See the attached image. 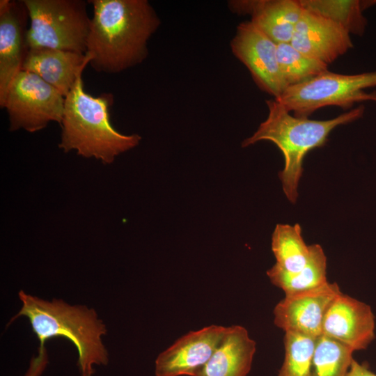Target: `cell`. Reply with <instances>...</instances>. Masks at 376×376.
I'll return each mask as SVG.
<instances>
[{
  "label": "cell",
  "instance_id": "d6986e66",
  "mask_svg": "<svg viewBox=\"0 0 376 376\" xmlns=\"http://www.w3.org/2000/svg\"><path fill=\"white\" fill-rule=\"evenodd\" d=\"M272 251L276 260L275 264L291 273L301 270L310 255L309 246L304 242L298 224L276 226L272 235Z\"/></svg>",
  "mask_w": 376,
  "mask_h": 376
},
{
  "label": "cell",
  "instance_id": "44dd1931",
  "mask_svg": "<svg viewBox=\"0 0 376 376\" xmlns=\"http://www.w3.org/2000/svg\"><path fill=\"white\" fill-rule=\"evenodd\" d=\"M277 57L280 72L287 88L328 71V65L304 55L290 43L277 44Z\"/></svg>",
  "mask_w": 376,
  "mask_h": 376
},
{
  "label": "cell",
  "instance_id": "603a6c76",
  "mask_svg": "<svg viewBox=\"0 0 376 376\" xmlns=\"http://www.w3.org/2000/svg\"><path fill=\"white\" fill-rule=\"evenodd\" d=\"M47 363L48 357L45 347L39 349L38 355L31 359L30 366L24 376H40Z\"/></svg>",
  "mask_w": 376,
  "mask_h": 376
},
{
  "label": "cell",
  "instance_id": "7a4b0ae2",
  "mask_svg": "<svg viewBox=\"0 0 376 376\" xmlns=\"http://www.w3.org/2000/svg\"><path fill=\"white\" fill-rule=\"evenodd\" d=\"M81 75L65 97L58 148L65 153L74 150L84 157L109 164L120 154L136 147L141 137L136 134L125 135L114 129L109 113L113 95L109 93L97 97L89 95L84 89Z\"/></svg>",
  "mask_w": 376,
  "mask_h": 376
},
{
  "label": "cell",
  "instance_id": "ba28073f",
  "mask_svg": "<svg viewBox=\"0 0 376 376\" xmlns=\"http://www.w3.org/2000/svg\"><path fill=\"white\" fill-rule=\"evenodd\" d=\"M230 47L263 91L278 98L287 88L280 72L277 44L251 21L240 24Z\"/></svg>",
  "mask_w": 376,
  "mask_h": 376
},
{
  "label": "cell",
  "instance_id": "9c48e42d",
  "mask_svg": "<svg viewBox=\"0 0 376 376\" xmlns=\"http://www.w3.org/2000/svg\"><path fill=\"white\" fill-rule=\"evenodd\" d=\"M340 292L336 283L328 281L312 290L285 295L274 308V323L285 332L318 338L324 316Z\"/></svg>",
  "mask_w": 376,
  "mask_h": 376
},
{
  "label": "cell",
  "instance_id": "277c9868",
  "mask_svg": "<svg viewBox=\"0 0 376 376\" xmlns=\"http://www.w3.org/2000/svg\"><path fill=\"white\" fill-rule=\"evenodd\" d=\"M266 103L269 110L267 118L251 136L242 142V147L267 140L281 150L285 164L279 177L284 194L294 204L297 199L304 157L310 150L323 146L334 128L360 118L364 107L360 105L331 119L318 120L292 116L274 99L268 100Z\"/></svg>",
  "mask_w": 376,
  "mask_h": 376
},
{
  "label": "cell",
  "instance_id": "3957f363",
  "mask_svg": "<svg viewBox=\"0 0 376 376\" xmlns=\"http://www.w3.org/2000/svg\"><path fill=\"white\" fill-rule=\"evenodd\" d=\"M22 306L10 322L20 316L27 318L40 341L39 349L54 337H64L75 346L81 376H92L95 365L109 363L108 352L102 340L107 329L93 308L70 305L62 299L47 301L19 292Z\"/></svg>",
  "mask_w": 376,
  "mask_h": 376
},
{
  "label": "cell",
  "instance_id": "30bf717a",
  "mask_svg": "<svg viewBox=\"0 0 376 376\" xmlns=\"http://www.w3.org/2000/svg\"><path fill=\"white\" fill-rule=\"evenodd\" d=\"M228 327L212 324L191 331L162 352L155 376H197L221 343Z\"/></svg>",
  "mask_w": 376,
  "mask_h": 376
},
{
  "label": "cell",
  "instance_id": "8fae6325",
  "mask_svg": "<svg viewBox=\"0 0 376 376\" xmlns=\"http://www.w3.org/2000/svg\"><path fill=\"white\" fill-rule=\"evenodd\" d=\"M375 320L367 304L340 292L329 308L322 335L354 352L366 350L375 338Z\"/></svg>",
  "mask_w": 376,
  "mask_h": 376
},
{
  "label": "cell",
  "instance_id": "4fadbf2b",
  "mask_svg": "<svg viewBox=\"0 0 376 376\" xmlns=\"http://www.w3.org/2000/svg\"><path fill=\"white\" fill-rule=\"evenodd\" d=\"M290 44L304 55L327 65L353 47L350 33L345 29L304 9Z\"/></svg>",
  "mask_w": 376,
  "mask_h": 376
},
{
  "label": "cell",
  "instance_id": "2e32d148",
  "mask_svg": "<svg viewBox=\"0 0 376 376\" xmlns=\"http://www.w3.org/2000/svg\"><path fill=\"white\" fill-rule=\"evenodd\" d=\"M256 343L241 325L228 327L221 343L197 376H247Z\"/></svg>",
  "mask_w": 376,
  "mask_h": 376
},
{
  "label": "cell",
  "instance_id": "ac0fdd59",
  "mask_svg": "<svg viewBox=\"0 0 376 376\" xmlns=\"http://www.w3.org/2000/svg\"><path fill=\"white\" fill-rule=\"evenodd\" d=\"M303 9L325 17L345 29L350 34L361 36L367 20L365 9L376 1L299 0Z\"/></svg>",
  "mask_w": 376,
  "mask_h": 376
},
{
  "label": "cell",
  "instance_id": "5b68a950",
  "mask_svg": "<svg viewBox=\"0 0 376 376\" xmlns=\"http://www.w3.org/2000/svg\"><path fill=\"white\" fill-rule=\"evenodd\" d=\"M30 19L29 49L46 47L86 54L91 19L84 0H23Z\"/></svg>",
  "mask_w": 376,
  "mask_h": 376
},
{
  "label": "cell",
  "instance_id": "ffe728a7",
  "mask_svg": "<svg viewBox=\"0 0 376 376\" xmlns=\"http://www.w3.org/2000/svg\"><path fill=\"white\" fill-rule=\"evenodd\" d=\"M354 351L327 336L317 338L311 376H346L354 360Z\"/></svg>",
  "mask_w": 376,
  "mask_h": 376
},
{
  "label": "cell",
  "instance_id": "cb8c5ba5",
  "mask_svg": "<svg viewBox=\"0 0 376 376\" xmlns=\"http://www.w3.org/2000/svg\"><path fill=\"white\" fill-rule=\"evenodd\" d=\"M346 376H376L366 363H360L353 360Z\"/></svg>",
  "mask_w": 376,
  "mask_h": 376
},
{
  "label": "cell",
  "instance_id": "52a82bcc",
  "mask_svg": "<svg viewBox=\"0 0 376 376\" xmlns=\"http://www.w3.org/2000/svg\"><path fill=\"white\" fill-rule=\"evenodd\" d=\"M65 97L37 75L22 70L12 81L3 108L8 116L9 130L40 131L50 122L61 124Z\"/></svg>",
  "mask_w": 376,
  "mask_h": 376
},
{
  "label": "cell",
  "instance_id": "7c38bea8",
  "mask_svg": "<svg viewBox=\"0 0 376 376\" xmlns=\"http://www.w3.org/2000/svg\"><path fill=\"white\" fill-rule=\"evenodd\" d=\"M29 13L23 0L0 1V106L9 86L22 70L29 47Z\"/></svg>",
  "mask_w": 376,
  "mask_h": 376
},
{
  "label": "cell",
  "instance_id": "8992f818",
  "mask_svg": "<svg viewBox=\"0 0 376 376\" xmlns=\"http://www.w3.org/2000/svg\"><path fill=\"white\" fill-rule=\"evenodd\" d=\"M374 86H376V71L343 75L328 70L305 82L288 86L274 100L295 116L308 117L327 106L347 109L356 102H376V91H364Z\"/></svg>",
  "mask_w": 376,
  "mask_h": 376
},
{
  "label": "cell",
  "instance_id": "6da1fadb",
  "mask_svg": "<svg viewBox=\"0 0 376 376\" xmlns=\"http://www.w3.org/2000/svg\"><path fill=\"white\" fill-rule=\"evenodd\" d=\"M93 7L86 43L97 72L118 73L142 63L160 20L147 0H90Z\"/></svg>",
  "mask_w": 376,
  "mask_h": 376
},
{
  "label": "cell",
  "instance_id": "9a60e30c",
  "mask_svg": "<svg viewBox=\"0 0 376 376\" xmlns=\"http://www.w3.org/2000/svg\"><path fill=\"white\" fill-rule=\"evenodd\" d=\"M230 8L249 14L251 22L276 44L290 43L303 12L299 0L235 1Z\"/></svg>",
  "mask_w": 376,
  "mask_h": 376
},
{
  "label": "cell",
  "instance_id": "7402d4cb",
  "mask_svg": "<svg viewBox=\"0 0 376 376\" xmlns=\"http://www.w3.org/2000/svg\"><path fill=\"white\" fill-rule=\"evenodd\" d=\"M317 338L295 332H285V355L277 376H311Z\"/></svg>",
  "mask_w": 376,
  "mask_h": 376
},
{
  "label": "cell",
  "instance_id": "e0dca14e",
  "mask_svg": "<svg viewBox=\"0 0 376 376\" xmlns=\"http://www.w3.org/2000/svg\"><path fill=\"white\" fill-rule=\"evenodd\" d=\"M307 263L299 272L291 273L273 265L267 271L271 283L281 289L285 295L294 294L318 288L328 282L327 257L320 244L309 245Z\"/></svg>",
  "mask_w": 376,
  "mask_h": 376
},
{
  "label": "cell",
  "instance_id": "5bb4252c",
  "mask_svg": "<svg viewBox=\"0 0 376 376\" xmlns=\"http://www.w3.org/2000/svg\"><path fill=\"white\" fill-rule=\"evenodd\" d=\"M90 60L86 54L46 47L30 48L22 70L37 75L65 97Z\"/></svg>",
  "mask_w": 376,
  "mask_h": 376
}]
</instances>
